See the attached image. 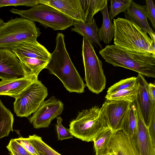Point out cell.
Instances as JSON below:
<instances>
[{
  "instance_id": "obj_1",
  "label": "cell",
  "mask_w": 155,
  "mask_h": 155,
  "mask_svg": "<svg viewBox=\"0 0 155 155\" xmlns=\"http://www.w3.org/2000/svg\"><path fill=\"white\" fill-rule=\"evenodd\" d=\"M56 42L55 49L51 53L50 59L45 68L57 77L70 92L83 93L85 85L67 51L64 35L62 33L57 34Z\"/></svg>"
},
{
  "instance_id": "obj_2",
  "label": "cell",
  "mask_w": 155,
  "mask_h": 155,
  "mask_svg": "<svg viewBox=\"0 0 155 155\" xmlns=\"http://www.w3.org/2000/svg\"><path fill=\"white\" fill-rule=\"evenodd\" d=\"M99 53L106 62L114 66L155 78V56L151 54L129 50L114 45H107Z\"/></svg>"
},
{
  "instance_id": "obj_3",
  "label": "cell",
  "mask_w": 155,
  "mask_h": 155,
  "mask_svg": "<svg viewBox=\"0 0 155 155\" xmlns=\"http://www.w3.org/2000/svg\"><path fill=\"white\" fill-rule=\"evenodd\" d=\"M114 45L126 49L155 56V43L147 33L125 18L114 19Z\"/></svg>"
},
{
  "instance_id": "obj_4",
  "label": "cell",
  "mask_w": 155,
  "mask_h": 155,
  "mask_svg": "<svg viewBox=\"0 0 155 155\" xmlns=\"http://www.w3.org/2000/svg\"><path fill=\"white\" fill-rule=\"evenodd\" d=\"M110 128L102 107L95 106L79 112L76 118L70 122L69 129L73 136L89 142Z\"/></svg>"
},
{
  "instance_id": "obj_5",
  "label": "cell",
  "mask_w": 155,
  "mask_h": 155,
  "mask_svg": "<svg viewBox=\"0 0 155 155\" xmlns=\"http://www.w3.org/2000/svg\"><path fill=\"white\" fill-rule=\"evenodd\" d=\"M12 51L19 61L24 77L38 80L40 72L48 64L51 53L37 41L21 43Z\"/></svg>"
},
{
  "instance_id": "obj_6",
  "label": "cell",
  "mask_w": 155,
  "mask_h": 155,
  "mask_svg": "<svg viewBox=\"0 0 155 155\" xmlns=\"http://www.w3.org/2000/svg\"><path fill=\"white\" fill-rule=\"evenodd\" d=\"M40 34L34 22L21 17L11 18L0 25V49L12 51L24 42L37 41Z\"/></svg>"
},
{
  "instance_id": "obj_7",
  "label": "cell",
  "mask_w": 155,
  "mask_h": 155,
  "mask_svg": "<svg viewBox=\"0 0 155 155\" xmlns=\"http://www.w3.org/2000/svg\"><path fill=\"white\" fill-rule=\"evenodd\" d=\"M10 12L54 30H64L72 26L74 21L55 8L44 4H38L26 10L12 8Z\"/></svg>"
},
{
  "instance_id": "obj_8",
  "label": "cell",
  "mask_w": 155,
  "mask_h": 155,
  "mask_svg": "<svg viewBox=\"0 0 155 155\" xmlns=\"http://www.w3.org/2000/svg\"><path fill=\"white\" fill-rule=\"evenodd\" d=\"M82 52L85 85L91 92L99 94L105 88L106 82L102 62L97 55L92 43L84 37Z\"/></svg>"
},
{
  "instance_id": "obj_9",
  "label": "cell",
  "mask_w": 155,
  "mask_h": 155,
  "mask_svg": "<svg viewBox=\"0 0 155 155\" xmlns=\"http://www.w3.org/2000/svg\"><path fill=\"white\" fill-rule=\"evenodd\" d=\"M48 95L47 88L41 82L34 81L15 99L14 111L18 117H28L37 110Z\"/></svg>"
},
{
  "instance_id": "obj_10",
  "label": "cell",
  "mask_w": 155,
  "mask_h": 155,
  "mask_svg": "<svg viewBox=\"0 0 155 155\" xmlns=\"http://www.w3.org/2000/svg\"><path fill=\"white\" fill-rule=\"evenodd\" d=\"M64 107L61 101L52 96L44 101L28 120L35 128L48 127L52 120L62 114Z\"/></svg>"
},
{
  "instance_id": "obj_11",
  "label": "cell",
  "mask_w": 155,
  "mask_h": 155,
  "mask_svg": "<svg viewBox=\"0 0 155 155\" xmlns=\"http://www.w3.org/2000/svg\"><path fill=\"white\" fill-rule=\"evenodd\" d=\"M134 103L137 109V123L136 132L132 137H129L131 147L136 155H155V145L136 100Z\"/></svg>"
},
{
  "instance_id": "obj_12",
  "label": "cell",
  "mask_w": 155,
  "mask_h": 155,
  "mask_svg": "<svg viewBox=\"0 0 155 155\" xmlns=\"http://www.w3.org/2000/svg\"><path fill=\"white\" fill-rule=\"evenodd\" d=\"M131 103L124 100H107L102 107L110 127L114 131L121 130Z\"/></svg>"
},
{
  "instance_id": "obj_13",
  "label": "cell",
  "mask_w": 155,
  "mask_h": 155,
  "mask_svg": "<svg viewBox=\"0 0 155 155\" xmlns=\"http://www.w3.org/2000/svg\"><path fill=\"white\" fill-rule=\"evenodd\" d=\"M24 77L19 61L11 51L0 49V78L9 80Z\"/></svg>"
},
{
  "instance_id": "obj_14",
  "label": "cell",
  "mask_w": 155,
  "mask_h": 155,
  "mask_svg": "<svg viewBox=\"0 0 155 155\" xmlns=\"http://www.w3.org/2000/svg\"><path fill=\"white\" fill-rule=\"evenodd\" d=\"M39 3L51 6L74 20L85 22L81 0H39Z\"/></svg>"
},
{
  "instance_id": "obj_15",
  "label": "cell",
  "mask_w": 155,
  "mask_h": 155,
  "mask_svg": "<svg viewBox=\"0 0 155 155\" xmlns=\"http://www.w3.org/2000/svg\"><path fill=\"white\" fill-rule=\"evenodd\" d=\"M137 77L139 86L136 100L142 117L147 127L150 120L153 109L155 107V103H153L151 101L149 92L148 83L143 75L138 73Z\"/></svg>"
},
{
  "instance_id": "obj_16",
  "label": "cell",
  "mask_w": 155,
  "mask_h": 155,
  "mask_svg": "<svg viewBox=\"0 0 155 155\" xmlns=\"http://www.w3.org/2000/svg\"><path fill=\"white\" fill-rule=\"evenodd\" d=\"M124 12L125 19L137 26L143 32L148 33L155 43V33L147 20L146 6L138 5L132 0L130 6Z\"/></svg>"
},
{
  "instance_id": "obj_17",
  "label": "cell",
  "mask_w": 155,
  "mask_h": 155,
  "mask_svg": "<svg viewBox=\"0 0 155 155\" xmlns=\"http://www.w3.org/2000/svg\"><path fill=\"white\" fill-rule=\"evenodd\" d=\"M34 81L23 77L0 81V95H6L16 99Z\"/></svg>"
},
{
  "instance_id": "obj_18",
  "label": "cell",
  "mask_w": 155,
  "mask_h": 155,
  "mask_svg": "<svg viewBox=\"0 0 155 155\" xmlns=\"http://www.w3.org/2000/svg\"><path fill=\"white\" fill-rule=\"evenodd\" d=\"M110 152L116 155H136L129 137L121 130L114 131L110 144Z\"/></svg>"
},
{
  "instance_id": "obj_19",
  "label": "cell",
  "mask_w": 155,
  "mask_h": 155,
  "mask_svg": "<svg viewBox=\"0 0 155 155\" xmlns=\"http://www.w3.org/2000/svg\"><path fill=\"white\" fill-rule=\"evenodd\" d=\"M73 25L74 27L71 28L72 31L77 33L102 49L98 35V26L94 18L92 21L88 23L74 20Z\"/></svg>"
},
{
  "instance_id": "obj_20",
  "label": "cell",
  "mask_w": 155,
  "mask_h": 155,
  "mask_svg": "<svg viewBox=\"0 0 155 155\" xmlns=\"http://www.w3.org/2000/svg\"><path fill=\"white\" fill-rule=\"evenodd\" d=\"M100 11L103 15V21L101 27L98 29V35L100 41L108 45L114 38V30L113 24L109 16L107 4Z\"/></svg>"
},
{
  "instance_id": "obj_21",
  "label": "cell",
  "mask_w": 155,
  "mask_h": 155,
  "mask_svg": "<svg viewBox=\"0 0 155 155\" xmlns=\"http://www.w3.org/2000/svg\"><path fill=\"white\" fill-rule=\"evenodd\" d=\"M114 131L110 128L102 131L93 140L95 155H103L110 153V143Z\"/></svg>"
},
{
  "instance_id": "obj_22",
  "label": "cell",
  "mask_w": 155,
  "mask_h": 155,
  "mask_svg": "<svg viewBox=\"0 0 155 155\" xmlns=\"http://www.w3.org/2000/svg\"><path fill=\"white\" fill-rule=\"evenodd\" d=\"M14 121L13 114L0 100V139L8 136L10 132L13 131Z\"/></svg>"
},
{
  "instance_id": "obj_23",
  "label": "cell",
  "mask_w": 155,
  "mask_h": 155,
  "mask_svg": "<svg viewBox=\"0 0 155 155\" xmlns=\"http://www.w3.org/2000/svg\"><path fill=\"white\" fill-rule=\"evenodd\" d=\"M85 15L84 22L92 21L94 15L102 10L107 4V0H81Z\"/></svg>"
},
{
  "instance_id": "obj_24",
  "label": "cell",
  "mask_w": 155,
  "mask_h": 155,
  "mask_svg": "<svg viewBox=\"0 0 155 155\" xmlns=\"http://www.w3.org/2000/svg\"><path fill=\"white\" fill-rule=\"evenodd\" d=\"M137 123V109L134 102L131 103L127 114L123 122L121 130L128 137H132L136 131Z\"/></svg>"
},
{
  "instance_id": "obj_25",
  "label": "cell",
  "mask_w": 155,
  "mask_h": 155,
  "mask_svg": "<svg viewBox=\"0 0 155 155\" xmlns=\"http://www.w3.org/2000/svg\"><path fill=\"white\" fill-rule=\"evenodd\" d=\"M139 85L137 80L136 84L134 87L119 91L109 94H107V100H121L127 101L131 103L136 100L138 93Z\"/></svg>"
},
{
  "instance_id": "obj_26",
  "label": "cell",
  "mask_w": 155,
  "mask_h": 155,
  "mask_svg": "<svg viewBox=\"0 0 155 155\" xmlns=\"http://www.w3.org/2000/svg\"><path fill=\"white\" fill-rule=\"evenodd\" d=\"M28 138L39 155H61L44 142L41 137L34 134Z\"/></svg>"
},
{
  "instance_id": "obj_27",
  "label": "cell",
  "mask_w": 155,
  "mask_h": 155,
  "mask_svg": "<svg viewBox=\"0 0 155 155\" xmlns=\"http://www.w3.org/2000/svg\"><path fill=\"white\" fill-rule=\"evenodd\" d=\"M132 0H110L109 18L112 20L119 13L124 12L130 6Z\"/></svg>"
},
{
  "instance_id": "obj_28",
  "label": "cell",
  "mask_w": 155,
  "mask_h": 155,
  "mask_svg": "<svg viewBox=\"0 0 155 155\" xmlns=\"http://www.w3.org/2000/svg\"><path fill=\"white\" fill-rule=\"evenodd\" d=\"M137 83V78L133 77L120 80L109 87L107 94L127 89L135 86Z\"/></svg>"
},
{
  "instance_id": "obj_29",
  "label": "cell",
  "mask_w": 155,
  "mask_h": 155,
  "mask_svg": "<svg viewBox=\"0 0 155 155\" xmlns=\"http://www.w3.org/2000/svg\"><path fill=\"white\" fill-rule=\"evenodd\" d=\"M38 4L39 0H0V8L19 5L31 7Z\"/></svg>"
},
{
  "instance_id": "obj_30",
  "label": "cell",
  "mask_w": 155,
  "mask_h": 155,
  "mask_svg": "<svg viewBox=\"0 0 155 155\" xmlns=\"http://www.w3.org/2000/svg\"><path fill=\"white\" fill-rule=\"evenodd\" d=\"M10 155H31L14 139H12L6 146Z\"/></svg>"
},
{
  "instance_id": "obj_31",
  "label": "cell",
  "mask_w": 155,
  "mask_h": 155,
  "mask_svg": "<svg viewBox=\"0 0 155 155\" xmlns=\"http://www.w3.org/2000/svg\"><path fill=\"white\" fill-rule=\"evenodd\" d=\"M56 128L58 134V140H64L72 138L73 136L70 132L69 129H67L63 126L62 124V119L60 117H58Z\"/></svg>"
},
{
  "instance_id": "obj_32",
  "label": "cell",
  "mask_w": 155,
  "mask_h": 155,
  "mask_svg": "<svg viewBox=\"0 0 155 155\" xmlns=\"http://www.w3.org/2000/svg\"><path fill=\"white\" fill-rule=\"evenodd\" d=\"M31 155H39L38 152L30 142L29 138L19 137L14 139Z\"/></svg>"
},
{
  "instance_id": "obj_33",
  "label": "cell",
  "mask_w": 155,
  "mask_h": 155,
  "mask_svg": "<svg viewBox=\"0 0 155 155\" xmlns=\"http://www.w3.org/2000/svg\"><path fill=\"white\" fill-rule=\"evenodd\" d=\"M147 17L151 22L155 29V5L152 0H145Z\"/></svg>"
},
{
  "instance_id": "obj_34",
  "label": "cell",
  "mask_w": 155,
  "mask_h": 155,
  "mask_svg": "<svg viewBox=\"0 0 155 155\" xmlns=\"http://www.w3.org/2000/svg\"><path fill=\"white\" fill-rule=\"evenodd\" d=\"M147 127L153 143L155 145V107L153 109L150 120Z\"/></svg>"
},
{
  "instance_id": "obj_35",
  "label": "cell",
  "mask_w": 155,
  "mask_h": 155,
  "mask_svg": "<svg viewBox=\"0 0 155 155\" xmlns=\"http://www.w3.org/2000/svg\"><path fill=\"white\" fill-rule=\"evenodd\" d=\"M148 90L151 101L153 103H155V84H148Z\"/></svg>"
},
{
  "instance_id": "obj_36",
  "label": "cell",
  "mask_w": 155,
  "mask_h": 155,
  "mask_svg": "<svg viewBox=\"0 0 155 155\" xmlns=\"http://www.w3.org/2000/svg\"><path fill=\"white\" fill-rule=\"evenodd\" d=\"M4 22V21L1 18H0V25L2 24Z\"/></svg>"
},
{
  "instance_id": "obj_37",
  "label": "cell",
  "mask_w": 155,
  "mask_h": 155,
  "mask_svg": "<svg viewBox=\"0 0 155 155\" xmlns=\"http://www.w3.org/2000/svg\"><path fill=\"white\" fill-rule=\"evenodd\" d=\"M113 153L111 152H110L108 153H107L103 155H113Z\"/></svg>"
},
{
  "instance_id": "obj_38",
  "label": "cell",
  "mask_w": 155,
  "mask_h": 155,
  "mask_svg": "<svg viewBox=\"0 0 155 155\" xmlns=\"http://www.w3.org/2000/svg\"><path fill=\"white\" fill-rule=\"evenodd\" d=\"M113 155H116V154H115V153H113Z\"/></svg>"
}]
</instances>
